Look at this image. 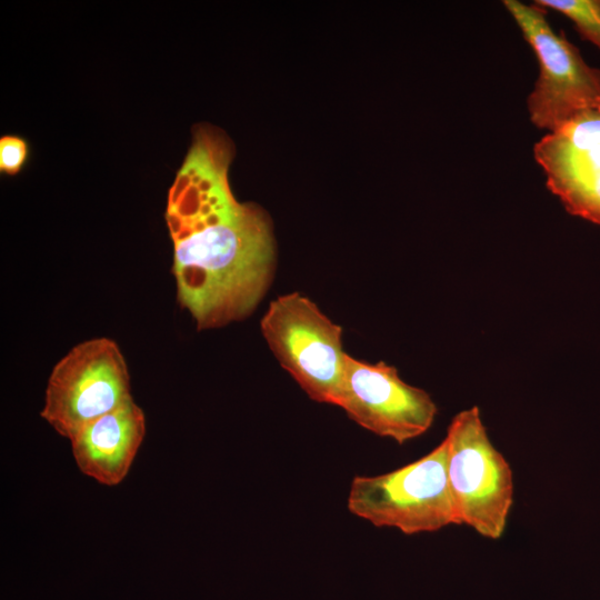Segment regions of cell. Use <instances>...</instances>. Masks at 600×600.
Instances as JSON below:
<instances>
[{
    "mask_svg": "<svg viewBox=\"0 0 600 600\" xmlns=\"http://www.w3.org/2000/svg\"><path fill=\"white\" fill-rule=\"evenodd\" d=\"M533 154L566 210L600 224V111L581 112L549 132Z\"/></svg>",
    "mask_w": 600,
    "mask_h": 600,
    "instance_id": "8",
    "label": "cell"
},
{
    "mask_svg": "<svg viewBox=\"0 0 600 600\" xmlns=\"http://www.w3.org/2000/svg\"><path fill=\"white\" fill-rule=\"evenodd\" d=\"M144 436V412L131 400L83 426L69 440L79 470L114 487L129 473Z\"/></svg>",
    "mask_w": 600,
    "mask_h": 600,
    "instance_id": "9",
    "label": "cell"
},
{
    "mask_svg": "<svg viewBox=\"0 0 600 600\" xmlns=\"http://www.w3.org/2000/svg\"><path fill=\"white\" fill-rule=\"evenodd\" d=\"M447 440L424 457L379 476H357L348 496L349 511L376 527L404 534L458 524L447 476Z\"/></svg>",
    "mask_w": 600,
    "mask_h": 600,
    "instance_id": "2",
    "label": "cell"
},
{
    "mask_svg": "<svg viewBox=\"0 0 600 600\" xmlns=\"http://www.w3.org/2000/svg\"><path fill=\"white\" fill-rule=\"evenodd\" d=\"M533 3L569 18L580 36L600 49V0H536Z\"/></svg>",
    "mask_w": 600,
    "mask_h": 600,
    "instance_id": "10",
    "label": "cell"
},
{
    "mask_svg": "<svg viewBox=\"0 0 600 600\" xmlns=\"http://www.w3.org/2000/svg\"><path fill=\"white\" fill-rule=\"evenodd\" d=\"M260 329L280 366L310 399L339 406L348 354L339 324L308 297L291 292L269 303Z\"/></svg>",
    "mask_w": 600,
    "mask_h": 600,
    "instance_id": "3",
    "label": "cell"
},
{
    "mask_svg": "<svg viewBox=\"0 0 600 600\" xmlns=\"http://www.w3.org/2000/svg\"><path fill=\"white\" fill-rule=\"evenodd\" d=\"M131 400L130 373L119 346L109 338H94L78 343L56 363L40 416L70 439Z\"/></svg>",
    "mask_w": 600,
    "mask_h": 600,
    "instance_id": "6",
    "label": "cell"
},
{
    "mask_svg": "<svg viewBox=\"0 0 600 600\" xmlns=\"http://www.w3.org/2000/svg\"><path fill=\"white\" fill-rule=\"evenodd\" d=\"M503 4L539 62V77L527 100L531 122L552 132L581 112L600 111V69L589 66L563 33L554 32L547 10L517 0Z\"/></svg>",
    "mask_w": 600,
    "mask_h": 600,
    "instance_id": "5",
    "label": "cell"
},
{
    "mask_svg": "<svg viewBox=\"0 0 600 600\" xmlns=\"http://www.w3.org/2000/svg\"><path fill=\"white\" fill-rule=\"evenodd\" d=\"M231 158L224 134L209 127L196 129L168 193L166 222L177 298L198 330L251 314L274 271L271 220L257 204L233 196L228 179Z\"/></svg>",
    "mask_w": 600,
    "mask_h": 600,
    "instance_id": "1",
    "label": "cell"
},
{
    "mask_svg": "<svg viewBox=\"0 0 600 600\" xmlns=\"http://www.w3.org/2000/svg\"><path fill=\"white\" fill-rule=\"evenodd\" d=\"M447 476L458 524L492 540L506 529L513 503L510 464L493 447L478 407L457 413L444 438Z\"/></svg>",
    "mask_w": 600,
    "mask_h": 600,
    "instance_id": "4",
    "label": "cell"
},
{
    "mask_svg": "<svg viewBox=\"0 0 600 600\" xmlns=\"http://www.w3.org/2000/svg\"><path fill=\"white\" fill-rule=\"evenodd\" d=\"M29 158V144L22 137L6 134L0 138V172L7 176L18 174Z\"/></svg>",
    "mask_w": 600,
    "mask_h": 600,
    "instance_id": "11",
    "label": "cell"
},
{
    "mask_svg": "<svg viewBox=\"0 0 600 600\" xmlns=\"http://www.w3.org/2000/svg\"><path fill=\"white\" fill-rule=\"evenodd\" d=\"M338 407L362 428L398 443L427 432L438 412L430 394L404 382L394 367L349 354Z\"/></svg>",
    "mask_w": 600,
    "mask_h": 600,
    "instance_id": "7",
    "label": "cell"
}]
</instances>
